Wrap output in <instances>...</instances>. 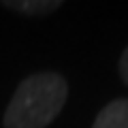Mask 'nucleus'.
<instances>
[{"instance_id":"1","label":"nucleus","mask_w":128,"mask_h":128,"mask_svg":"<svg viewBox=\"0 0 128 128\" xmlns=\"http://www.w3.org/2000/svg\"><path fill=\"white\" fill-rule=\"evenodd\" d=\"M68 86L58 73H36L26 77L15 90L4 111L6 128H45L66 102Z\"/></svg>"},{"instance_id":"2","label":"nucleus","mask_w":128,"mask_h":128,"mask_svg":"<svg viewBox=\"0 0 128 128\" xmlns=\"http://www.w3.org/2000/svg\"><path fill=\"white\" fill-rule=\"evenodd\" d=\"M92 128H128V100L118 98L98 113Z\"/></svg>"},{"instance_id":"3","label":"nucleus","mask_w":128,"mask_h":128,"mask_svg":"<svg viewBox=\"0 0 128 128\" xmlns=\"http://www.w3.org/2000/svg\"><path fill=\"white\" fill-rule=\"evenodd\" d=\"M9 6L22 11V13H30V15H41V13H49V11L58 9L60 2H9Z\"/></svg>"},{"instance_id":"4","label":"nucleus","mask_w":128,"mask_h":128,"mask_svg":"<svg viewBox=\"0 0 128 128\" xmlns=\"http://www.w3.org/2000/svg\"><path fill=\"white\" fill-rule=\"evenodd\" d=\"M120 75H122L124 83L128 86V47H126V51L122 54V60H120Z\"/></svg>"}]
</instances>
